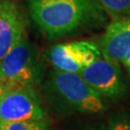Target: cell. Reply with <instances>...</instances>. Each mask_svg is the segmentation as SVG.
Masks as SVG:
<instances>
[{
    "label": "cell",
    "mask_w": 130,
    "mask_h": 130,
    "mask_svg": "<svg viewBox=\"0 0 130 130\" xmlns=\"http://www.w3.org/2000/svg\"><path fill=\"white\" fill-rule=\"evenodd\" d=\"M0 130H1V127H0Z\"/></svg>",
    "instance_id": "15"
},
{
    "label": "cell",
    "mask_w": 130,
    "mask_h": 130,
    "mask_svg": "<svg viewBox=\"0 0 130 130\" xmlns=\"http://www.w3.org/2000/svg\"><path fill=\"white\" fill-rule=\"evenodd\" d=\"M0 77L8 86L35 87L42 77V64L36 44L22 39L0 59Z\"/></svg>",
    "instance_id": "3"
},
{
    "label": "cell",
    "mask_w": 130,
    "mask_h": 130,
    "mask_svg": "<svg viewBox=\"0 0 130 130\" xmlns=\"http://www.w3.org/2000/svg\"><path fill=\"white\" fill-rule=\"evenodd\" d=\"M6 89H7V84L5 83L4 80L0 77V98H1L2 94L5 93Z\"/></svg>",
    "instance_id": "14"
},
{
    "label": "cell",
    "mask_w": 130,
    "mask_h": 130,
    "mask_svg": "<svg viewBox=\"0 0 130 130\" xmlns=\"http://www.w3.org/2000/svg\"><path fill=\"white\" fill-rule=\"evenodd\" d=\"M46 120V112L34 87L8 86L0 98V121Z\"/></svg>",
    "instance_id": "4"
},
{
    "label": "cell",
    "mask_w": 130,
    "mask_h": 130,
    "mask_svg": "<svg viewBox=\"0 0 130 130\" xmlns=\"http://www.w3.org/2000/svg\"><path fill=\"white\" fill-rule=\"evenodd\" d=\"M34 23L47 38L73 34L106 20L99 0H27Z\"/></svg>",
    "instance_id": "1"
},
{
    "label": "cell",
    "mask_w": 130,
    "mask_h": 130,
    "mask_svg": "<svg viewBox=\"0 0 130 130\" xmlns=\"http://www.w3.org/2000/svg\"><path fill=\"white\" fill-rule=\"evenodd\" d=\"M103 9L111 19L130 18V0H99Z\"/></svg>",
    "instance_id": "9"
},
{
    "label": "cell",
    "mask_w": 130,
    "mask_h": 130,
    "mask_svg": "<svg viewBox=\"0 0 130 130\" xmlns=\"http://www.w3.org/2000/svg\"><path fill=\"white\" fill-rule=\"evenodd\" d=\"M44 90L50 103L60 112L94 115L106 110L103 98L79 73L51 70Z\"/></svg>",
    "instance_id": "2"
},
{
    "label": "cell",
    "mask_w": 130,
    "mask_h": 130,
    "mask_svg": "<svg viewBox=\"0 0 130 130\" xmlns=\"http://www.w3.org/2000/svg\"><path fill=\"white\" fill-rule=\"evenodd\" d=\"M79 74L102 98L117 100L126 93L125 84L121 77L119 64L103 57L93 61Z\"/></svg>",
    "instance_id": "5"
},
{
    "label": "cell",
    "mask_w": 130,
    "mask_h": 130,
    "mask_svg": "<svg viewBox=\"0 0 130 130\" xmlns=\"http://www.w3.org/2000/svg\"><path fill=\"white\" fill-rule=\"evenodd\" d=\"M26 20L15 0H0V59L24 38Z\"/></svg>",
    "instance_id": "7"
},
{
    "label": "cell",
    "mask_w": 130,
    "mask_h": 130,
    "mask_svg": "<svg viewBox=\"0 0 130 130\" xmlns=\"http://www.w3.org/2000/svg\"><path fill=\"white\" fill-rule=\"evenodd\" d=\"M0 127L1 130H53L45 120L0 121Z\"/></svg>",
    "instance_id": "10"
},
{
    "label": "cell",
    "mask_w": 130,
    "mask_h": 130,
    "mask_svg": "<svg viewBox=\"0 0 130 130\" xmlns=\"http://www.w3.org/2000/svg\"><path fill=\"white\" fill-rule=\"evenodd\" d=\"M105 126L106 130H130V112L119 111L111 114Z\"/></svg>",
    "instance_id": "11"
},
{
    "label": "cell",
    "mask_w": 130,
    "mask_h": 130,
    "mask_svg": "<svg viewBox=\"0 0 130 130\" xmlns=\"http://www.w3.org/2000/svg\"><path fill=\"white\" fill-rule=\"evenodd\" d=\"M121 62L124 64V66L126 67V69H127V70H128V72H129L130 74V50L127 52V54L124 56V58L122 59Z\"/></svg>",
    "instance_id": "13"
},
{
    "label": "cell",
    "mask_w": 130,
    "mask_h": 130,
    "mask_svg": "<svg viewBox=\"0 0 130 130\" xmlns=\"http://www.w3.org/2000/svg\"><path fill=\"white\" fill-rule=\"evenodd\" d=\"M70 130H106V126L102 122H91L78 125Z\"/></svg>",
    "instance_id": "12"
},
{
    "label": "cell",
    "mask_w": 130,
    "mask_h": 130,
    "mask_svg": "<svg viewBox=\"0 0 130 130\" xmlns=\"http://www.w3.org/2000/svg\"><path fill=\"white\" fill-rule=\"evenodd\" d=\"M98 47L104 59L121 62L130 50V18L112 21L100 38Z\"/></svg>",
    "instance_id": "8"
},
{
    "label": "cell",
    "mask_w": 130,
    "mask_h": 130,
    "mask_svg": "<svg viewBox=\"0 0 130 130\" xmlns=\"http://www.w3.org/2000/svg\"><path fill=\"white\" fill-rule=\"evenodd\" d=\"M101 57L98 44L87 41L55 44L48 51V59L55 69L73 73H80L87 66Z\"/></svg>",
    "instance_id": "6"
}]
</instances>
